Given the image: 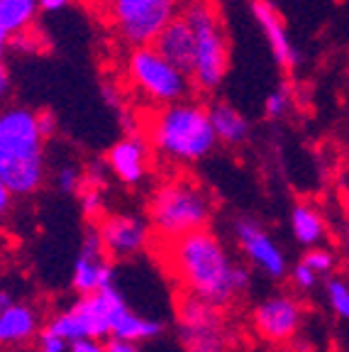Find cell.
Here are the masks:
<instances>
[{
    "mask_svg": "<svg viewBox=\"0 0 349 352\" xmlns=\"http://www.w3.org/2000/svg\"><path fill=\"white\" fill-rule=\"evenodd\" d=\"M169 262L185 294L220 308L251 286L249 267L232 262L220 237L207 228L171 240Z\"/></svg>",
    "mask_w": 349,
    "mask_h": 352,
    "instance_id": "obj_1",
    "label": "cell"
},
{
    "mask_svg": "<svg viewBox=\"0 0 349 352\" xmlns=\"http://www.w3.org/2000/svg\"><path fill=\"white\" fill-rule=\"evenodd\" d=\"M37 110L25 105L0 108V176L12 196H32L44 186L47 160Z\"/></svg>",
    "mask_w": 349,
    "mask_h": 352,
    "instance_id": "obj_2",
    "label": "cell"
},
{
    "mask_svg": "<svg viewBox=\"0 0 349 352\" xmlns=\"http://www.w3.org/2000/svg\"><path fill=\"white\" fill-rule=\"evenodd\" d=\"M215 138L210 110L198 100L159 105L149 120V147L174 164H198L213 152Z\"/></svg>",
    "mask_w": 349,
    "mask_h": 352,
    "instance_id": "obj_3",
    "label": "cell"
},
{
    "mask_svg": "<svg viewBox=\"0 0 349 352\" xmlns=\"http://www.w3.org/2000/svg\"><path fill=\"white\" fill-rule=\"evenodd\" d=\"M147 220L154 235L171 242L193 230H203L213 220V196L191 176H171L149 196Z\"/></svg>",
    "mask_w": 349,
    "mask_h": 352,
    "instance_id": "obj_4",
    "label": "cell"
},
{
    "mask_svg": "<svg viewBox=\"0 0 349 352\" xmlns=\"http://www.w3.org/2000/svg\"><path fill=\"white\" fill-rule=\"evenodd\" d=\"M183 20L196 37V64L191 83L198 94H215L229 69V39L225 22L213 0H185L181 8Z\"/></svg>",
    "mask_w": 349,
    "mask_h": 352,
    "instance_id": "obj_5",
    "label": "cell"
},
{
    "mask_svg": "<svg viewBox=\"0 0 349 352\" xmlns=\"http://www.w3.org/2000/svg\"><path fill=\"white\" fill-rule=\"evenodd\" d=\"M127 81L149 105H169L188 98L191 76L174 66L164 54H159L154 44L132 47L125 61Z\"/></svg>",
    "mask_w": 349,
    "mask_h": 352,
    "instance_id": "obj_6",
    "label": "cell"
},
{
    "mask_svg": "<svg viewBox=\"0 0 349 352\" xmlns=\"http://www.w3.org/2000/svg\"><path fill=\"white\" fill-rule=\"evenodd\" d=\"M183 0H110L108 17L127 47L152 44L159 32L181 15Z\"/></svg>",
    "mask_w": 349,
    "mask_h": 352,
    "instance_id": "obj_7",
    "label": "cell"
},
{
    "mask_svg": "<svg viewBox=\"0 0 349 352\" xmlns=\"http://www.w3.org/2000/svg\"><path fill=\"white\" fill-rule=\"evenodd\" d=\"M179 336L185 352H223L225 325L220 306L185 294L179 306Z\"/></svg>",
    "mask_w": 349,
    "mask_h": 352,
    "instance_id": "obj_8",
    "label": "cell"
},
{
    "mask_svg": "<svg viewBox=\"0 0 349 352\" xmlns=\"http://www.w3.org/2000/svg\"><path fill=\"white\" fill-rule=\"evenodd\" d=\"M47 325L69 342L81 340V338H98V340L110 338V316L105 289H100L95 294H83L69 308L56 314Z\"/></svg>",
    "mask_w": 349,
    "mask_h": 352,
    "instance_id": "obj_9",
    "label": "cell"
},
{
    "mask_svg": "<svg viewBox=\"0 0 349 352\" xmlns=\"http://www.w3.org/2000/svg\"><path fill=\"white\" fill-rule=\"evenodd\" d=\"M232 232H235L237 245L249 259V264H254L269 279H284L289 274V262H286L284 250L278 248L276 240L264 230L262 223H257L254 218H237Z\"/></svg>",
    "mask_w": 349,
    "mask_h": 352,
    "instance_id": "obj_10",
    "label": "cell"
},
{
    "mask_svg": "<svg viewBox=\"0 0 349 352\" xmlns=\"http://www.w3.org/2000/svg\"><path fill=\"white\" fill-rule=\"evenodd\" d=\"M98 235L110 259H130L149 245V220L135 213H108L98 220Z\"/></svg>",
    "mask_w": 349,
    "mask_h": 352,
    "instance_id": "obj_11",
    "label": "cell"
},
{
    "mask_svg": "<svg viewBox=\"0 0 349 352\" xmlns=\"http://www.w3.org/2000/svg\"><path fill=\"white\" fill-rule=\"evenodd\" d=\"M303 323V306L289 294H278L262 301L254 311V330L271 345H284L298 336Z\"/></svg>",
    "mask_w": 349,
    "mask_h": 352,
    "instance_id": "obj_12",
    "label": "cell"
},
{
    "mask_svg": "<svg viewBox=\"0 0 349 352\" xmlns=\"http://www.w3.org/2000/svg\"><path fill=\"white\" fill-rule=\"evenodd\" d=\"M74 289L78 294H95L113 284V264L105 254L98 228H91L81 242V252L74 264Z\"/></svg>",
    "mask_w": 349,
    "mask_h": 352,
    "instance_id": "obj_13",
    "label": "cell"
},
{
    "mask_svg": "<svg viewBox=\"0 0 349 352\" xmlns=\"http://www.w3.org/2000/svg\"><path fill=\"white\" fill-rule=\"evenodd\" d=\"M105 298H108L110 338H125V340L144 342L164 333V323L161 320L147 318V316H139L137 311H132L115 284L105 286Z\"/></svg>",
    "mask_w": 349,
    "mask_h": 352,
    "instance_id": "obj_14",
    "label": "cell"
},
{
    "mask_svg": "<svg viewBox=\"0 0 349 352\" xmlns=\"http://www.w3.org/2000/svg\"><path fill=\"white\" fill-rule=\"evenodd\" d=\"M251 15L257 20L259 30H262L264 39H267L278 69H284L286 74L295 72L300 64V54H298V50H295L293 39H291L289 30H286L284 20H281L276 8H273L269 0H251Z\"/></svg>",
    "mask_w": 349,
    "mask_h": 352,
    "instance_id": "obj_15",
    "label": "cell"
},
{
    "mask_svg": "<svg viewBox=\"0 0 349 352\" xmlns=\"http://www.w3.org/2000/svg\"><path fill=\"white\" fill-rule=\"evenodd\" d=\"M105 164L120 184L139 186L149 174V142L137 135H127L108 149Z\"/></svg>",
    "mask_w": 349,
    "mask_h": 352,
    "instance_id": "obj_16",
    "label": "cell"
},
{
    "mask_svg": "<svg viewBox=\"0 0 349 352\" xmlns=\"http://www.w3.org/2000/svg\"><path fill=\"white\" fill-rule=\"evenodd\" d=\"M152 44L157 47L159 54H164L171 64L191 76L193 64H196V37H193L191 25L183 20V15H176Z\"/></svg>",
    "mask_w": 349,
    "mask_h": 352,
    "instance_id": "obj_17",
    "label": "cell"
},
{
    "mask_svg": "<svg viewBox=\"0 0 349 352\" xmlns=\"http://www.w3.org/2000/svg\"><path fill=\"white\" fill-rule=\"evenodd\" d=\"M42 330V316L30 303H10L5 311H0V347L15 350L32 342Z\"/></svg>",
    "mask_w": 349,
    "mask_h": 352,
    "instance_id": "obj_18",
    "label": "cell"
},
{
    "mask_svg": "<svg viewBox=\"0 0 349 352\" xmlns=\"http://www.w3.org/2000/svg\"><path fill=\"white\" fill-rule=\"evenodd\" d=\"M210 110V122H213L215 138L223 144H242L249 138V120L242 116L235 105L225 103V100H215L213 105H207Z\"/></svg>",
    "mask_w": 349,
    "mask_h": 352,
    "instance_id": "obj_19",
    "label": "cell"
},
{
    "mask_svg": "<svg viewBox=\"0 0 349 352\" xmlns=\"http://www.w3.org/2000/svg\"><path fill=\"white\" fill-rule=\"evenodd\" d=\"M291 230L298 245L303 248H315L328 235V226L322 213L311 204H295L291 208Z\"/></svg>",
    "mask_w": 349,
    "mask_h": 352,
    "instance_id": "obj_20",
    "label": "cell"
},
{
    "mask_svg": "<svg viewBox=\"0 0 349 352\" xmlns=\"http://www.w3.org/2000/svg\"><path fill=\"white\" fill-rule=\"evenodd\" d=\"M37 12V0H0V28L5 30L8 37H15L34 28Z\"/></svg>",
    "mask_w": 349,
    "mask_h": 352,
    "instance_id": "obj_21",
    "label": "cell"
},
{
    "mask_svg": "<svg viewBox=\"0 0 349 352\" xmlns=\"http://www.w3.org/2000/svg\"><path fill=\"white\" fill-rule=\"evenodd\" d=\"M325 296H328V303L335 311V316L349 320V281L339 279V276H330L325 281Z\"/></svg>",
    "mask_w": 349,
    "mask_h": 352,
    "instance_id": "obj_22",
    "label": "cell"
},
{
    "mask_svg": "<svg viewBox=\"0 0 349 352\" xmlns=\"http://www.w3.org/2000/svg\"><path fill=\"white\" fill-rule=\"evenodd\" d=\"M291 105H293V94H291L289 83H278L273 91H269L267 100H264V116L269 120H281L289 116Z\"/></svg>",
    "mask_w": 349,
    "mask_h": 352,
    "instance_id": "obj_23",
    "label": "cell"
},
{
    "mask_svg": "<svg viewBox=\"0 0 349 352\" xmlns=\"http://www.w3.org/2000/svg\"><path fill=\"white\" fill-rule=\"evenodd\" d=\"M303 262H306L317 276H328L330 272L335 270V254L330 252V250L320 248V245L308 248V252L303 254Z\"/></svg>",
    "mask_w": 349,
    "mask_h": 352,
    "instance_id": "obj_24",
    "label": "cell"
},
{
    "mask_svg": "<svg viewBox=\"0 0 349 352\" xmlns=\"http://www.w3.org/2000/svg\"><path fill=\"white\" fill-rule=\"evenodd\" d=\"M81 208L86 213V218L100 220L103 218V188L93 186H81Z\"/></svg>",
    "mask_w": 349,
    "mask_h": 352,
    "instance_id": "obj_25",
    "label": "cell"
},
{
    "mask_svg": "<svg viewBox=\"0 0 349 352\" xmlns=\"http://www.w3.org/2000/svg\"><path fill=\"white\" fill-rule=\"evenodd\" d=\"M56 186L64 193H78L83 186V171L74 164H64L56 169Z\"/></svg>",
    "mask_w": 349,
    "mask_h": 352,
    "instance_id": "obj_26",
    "label": "cell"
},
{
    "mask_svg": "<svg viewBox=\"0 0 349 352\" xmlns=\"http://www.w3.org/2000/svg\"><path fill=\"white\" fill-rule=\"evenodd\" d=\"M34 345H37V352H66L69 350V340L54 333L49 325H44L42 330L34 338Z\"/></svg>",
    "mask_w": 349,
    "mask_h": 352,
    "instance_id": "obj_27",
    "label": "cell"
},
{
    "mask_svg": "<svg viewBox=\"0 0 349 352\" xmlns=\"http://www.w3.org/2000/svg\"><path fill=\"white\" fill-rule=\"evenodd\" d=\"M291 281H293V286L295 289H300V292H313V289L317 286V281H320V276H317L315 272H313L311 267L300 259L293 270H291Z\"/></svg>",
    "mask_w": 349,
    "mask_h": 352,
    "instance_id": "obj_28",
    "label": "cell"
},
{
    "mask_svg": "<svg viewBox=\"0 0 349 352\" xmlns=\"http://www.w3.org/2000/svg\"><path fill=\"white\" fill-rule=\"evenodd\" d=\"M69 352H108V345L98 338H81L69 342Z\"/></svg>",
    "mask_w": 349,
    "mask_h": 352,
    "instance_id": "obj_29",
    "label": "cell"
},
{
    "mask_svg": "<svg viewBox=\"0 0 349 352\" xmlns=\"http://www.w3.org/2000/svg\"><path fill=\"white\" fill-rule=\"evenodd\" d=\"M12 94V78H10V72H8L5 61H0V108L8 103Z\"/></svg>",
    "mask_w": 349,
    "mask_h": 352,
    "instance_id": "obj_30",
    "label": "cell"
},
{
    "mask_svg": "<svg viewBox=\"0 0 349 352\" xmlns=\"http://www.w3.org/2000/svg\"><path fill=\"white\" fill-rule=\"evenodd\" d=\"M105 345H108V352H139V342L125 340V338H108Z\"/></svg>",
    "mask_w": 349,
    "mask_h": 352,
    "instance_id": "obj_31",
    "label": "cell"
},
{
    "mask_svg": "<svg viewBox=\"0 0 349 352\" xmlns=\"http://www.w3.org/2000/svg\"><path fill=\"white\" fill-rule=\"evenodd\" d=\"M37 116H39V127H42L44 138L47 140L54 138V132H56V116L54 113H52V110H37Z\"/></svg>",
    "mask_w": 349,
    "mask_h": 352,
    "instance_id": "obj_32",
    "label": "cell"
},
{
    "mask_svg": "<svg viewBox=\"0 0 349 352\" xmlns=\"http://www.w3.org/2000/svg\"><path fill=\"white\" fill-rule=\"evenodd\" d=\"M39 12H61L71 6V0H37Z\"/></svg>",
    "mask_w": 349,
    "mask_h": 352,
    "instance_id": "obj_33",
    "label": "cell"
},
{
    "mask_svg": "<svg viewBox=\"0 0 349 352\" xmlns=\"http://www.w3.org/2000/svg\"><path fill=\"white\" fill-rule=\"evenodd\" d=\"M10 206H12V191L8 188V184H5V179L0 176V218L10 210Z\"/></svg>",
    "mask_w": 349,
    "mask_h": 352,
    "instance_id": "obj_34",
    "label": "cell"
},
{
    "mask_svg": "<svg viewBox=\"0 0 349 352\" xmlns=\"http://www.w3.org/2000/svg\"><path fill=\"white\" fill-rule=\"evenodd\" d=\"M10 50V37L3 28H0V61H5V54Z\"/></svg>",
    "mask_w": 349,
    "mask_h": 352,
    "instance_id": "obj_35",
    "label": "cell"
},
{
    "mask_svg": "<svg viewBox=\"0 0 349 352\" xmlns=\"http://www.w3.org/2000/svg\"><path fill=\"white\" fill-rule=\"evenodd\" d=\"M10 303H15V298H12L10 292H5V289H0V311H5Z\"/></svg>",
    "mask_w": 349,
    "mask_h": 352,
    "instance_id": "obj_36",
    "label": "cell"
},
{
    "mask_svg": "<svg viewBox=\"0 0 349 352\" xmlns=\"http://www.w3.org/2000/svg\"><path fill=\"white\" fill-rule=\"evenodd\" d=\"M81 3L88 8H108L110 6V0H81Z\"/></svg>",
    "mask_w": 349,
    "mask_h": 352,
    "instance_id": "obj_37",
    "label": "cell"
},
{
    "mask_svg": "<svg viewBox=\"0 0 349 352\" xmlns=\"http://www.w3.org/2000/svg\"><path fill=\"white\" fill-rule=\"evenodd\" d=\"M278 352H291V350H278Z\"/></svg>",
    "mask_w": 349,
    "mask_h": 352,
    "instance_id": "obj_38",
    "label": "cell"
}]
</instances>
